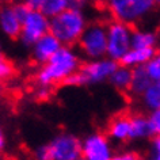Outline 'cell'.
Instances as JSON below:
<instances>
[{
    "mask_svg": "<svg viewBox=\"0 0 160 160\" xmlns=\"http://www.w3.org/2000/svg\"><path fill=\"white\" fill-rule=\"evenodd\" d=\"M82 65L80 54L73 49V46L62 45L41 68L34 76L35 84L42 86H60L69 78L72 73Z\"/></svg>",
    "mask_w": 160,
    "mask_h": 160,
    "instance_id": "6da1fadb",
    "label": "cell"
},
{
    "mask_svg": "<svg viewBox=\"0 0 160 160\" xmlns=\"http://www.w3.org/2000/svg\"><path fill=\"white\" fill-rule=\"evenodd\" d=\"M87 25L88 22L83 11L67 8L61 14L50 18L49 31L62 45L73 46L79 42Z\"/></svg>",
    "mask_w": 160,
    "mask_h": 160,
    "instance_id": "7a4b0ae2",
    "label": "cell"
},
{
    "mask_svg": "<svg viewBox=\"0 0 160 160\" xmlns=\"http://www.w3.org/2000/svg\"><path fill=\"white\" fill-rule=\"evenodd\" d=\"M38 160H79L82 158V140L78 136L62 132L54 136L48 144L34 151Z\"/></svg>",
    "mask_w": 160,
    "mask_h": 160,
    "instance_id": "3957f363",
    "label": "cell"
},
{
    "mask_svg": "<svg viewBox=\"0 0 160 160\" xmlns=\"http://www.w3.org/2000/svg\"><path fill=\"white\" fill-rule=\"evenodd\" d=\"M118 65V61L106 57V56L102 58L88 60L84 64H82L79 69L64 82V84L72 87H82L107 82Z\"/></svg>",
    "mask_w": 160,
    "mask_h": 160,
    "instance_id": "277c9868",
    "label": "cell"
},
{
    "mask_svg": "<svg viewBox=\"0 0 160 160\" xmlns=\"http://www.w3.org/2000/svg\"><path fill=\"white\" fill-rule=\"evenodd\" d=\"M105 7L111 19L136 27L158 7L156 0H106Z\"/></svg>",
    "mask_w": 160,
    "mask_h": 160,
    "instance_id": "5b68a950",
    "label": "cell"
},
{
    "mask_svg": "<svg viewBox=\"0 0 160 160\" xmlns=\"http://www.w3.org/2000/svg\"><path fill=\"white\" fill-rule=\"evenodd\" d=\"M79 53L87 60L102 58L107 54V23L91 22L76 43Z\"/></svg>",
    "mask_w": 160,
    "mask_h": 160,
    "instance_id": "8992f818",
    "label": "cell"
},
{
    "mask_svg": "<svg viewBox=\"0 0 160 160\" xmlns=\"http://www.w3.org/2000/svg\"><path fill=\"white\" fill-rule=\"evenodd\" d=\"M133 26L111 19L107 23V57L119 61L132 48Z\"/></svg>",
    "mask_w": 160,
    "mask_h": 160,
    "instance_id": "52a82bcc",
    "label": "cell"
},
{
    "mask_svg": "<svg viewBox=\"0 0 160 160\" xmlns=\"http://www.w3.org/2000/svg\"><path fill=\"white\" fill-rule=\"evenodd\" d=\"M50 18L46 17L41 10H30L27 17L22 22V30L19 41L23 46L31 48L42 35L49 33Z\"/></svg>",
    "mask_w": 160,
    "mask_h": 160,
    "instance_id": "ba28073f",
    "label": "cell"
},
{
    "mask_svg": "<svg viewBox=\"0 0 160 160\" xmlns=\"http://www.w3.org/2000/svg\"><path fill=\"white\" fill-rule=\"evenodd\" d=\"M82 158L86 160L114 159V151L107 134L91 133L82 140Z\"/></svg>",
    "mask_w": 160,
    "mask_h": 160,
    "instance_id": "9c48e42d",
    "label": "cell"
},
{
    "mask_svg": "<svg viewBox=\"0 0 160 160\" xmlns=\"http://www.w3.org/2000/svg\"><path fill=\"white\" fill-rule=\"evenodd\" d=\"M61 46H62V43L49 31V33H46L45 35H42V37L31 46V58H33V61L35 64L42 65V64H45Z\"/></svg>",
    "mask_w": 160,
    "mask_h": 160,
    "instance_id": "30bf717a",
    "label": "cell"
},
{
    "mask_svg": "<svg viewBox=\"0 0 160 160\" xmlns=\"http://www.w3.org/2000/svg\"><path fill=\"white\" fill-rule=\"evenodd\" d=\"M0 30L11 39H19L22 21L17 17L11 3H4L0 7Z\"/></svg>",
    "mask_w": 160,
    "mask_h": 160,
    "instance_id": "8fae6325",
    "label": "cell"
},
{
    "mask_svg": "<svg viewBox=\"0 0 160 160\" xmlns=\"http://www.w3.org/2000/svg\"><path fill=\"white\" fill-rule=\"evenodd\" d=\"M107 136L110 140L121 144L130 141V115L119 114L114 117L107 125Z\"/></svg>",
    "mask_w": 160,
    "mask_h": 160,
    "instance_id": "7c38bea8",
    "label": "cell"
},
{
    "mask_svg": "<svg viewBox=\"0 0 160 160\" xmlns=\"http://www.w3.org/2000/svg\"><path fill=\"white\" fill-rule=\"evenodd\" d=\"M155 136L149 118L142 113L130 115V141L133 140H149Z\"/></svg>",
    "mask_w": 160,
    "mask_h": 160,
    "instance_id": "4fadbf2b",
    "label": "cell"
},
{
    "mask_svg": "<svg viewBox=\"0 0 160 160\" xmlns=\"http://www.w3.org/2000/svg\"><path fill=\"white\" fill-rule=\"evenodd\" d=\"M156 53L158 48H130L118 62L130 68L145 65Z\"/></svg>",
    "mask_w": 160,
    "mask_h": 160,
    "instance_id": "5bb4252c",
    "label": "cell"
},
{
    "mask_svg": "<svg viewBox=\"0 0 160 160\" xmlns=\"http://www.w3.org/2000/svg\"><path fill=\"white\" fill-rule=\"evenodd\" d=\"M153 82L152 78L148 73L145 65H138L133 68V75H132V83L129 88V97L132 98H140L142 92L145 91L149 84Z\"/></svg>",
    "mask_w": 160,
    "mask_h": 160,
    "instance_id": "9a60e30c",
    "label": "cell"
},
{
    "mask_svg": "<svg viewBox=\"0 0 160 160\" xmlns=\"http://www.w3.org/2000/svg\"><path fill=\"white\" fill-rule=\"evenodd\" d=\"M132 75H133V68L119 64L115 68V71L111 73L109 82L117 91L128 95L130 88V83H132Z\"/></svg>",
    "mask_w": 160,
    "mask_h": 160,
    "instance_id": "2e32d148",
    "label": "cell"
},
{
    "mask_svg": "<svg viewBox=\"0 0 160 160\" xmlns=\"http://www.w3.org/2000/svg\"><path fill=\"white\" fill-rule=\"evenodd\" d=\"M159 34L149 29H134L132 33V48H158Z\"/></svg>",
    "mask_w": 160,
    "mask_h": 160,
    "instance_id": "e0dca14e",
    "label": "cell"
},
{
    "mask_svg": "<svg viewBox=\"0 0 160 160\" xmlns=\"http://www.w3.org/2000/svg\"><path fill=\"white\" fill-rule=\"evenodd\" d=\"M140 103L147 111L160 109V82L153 80L151 83L149 87L140 97Z\"/></svg>",
    "mask_w": 160,
    "mask_h": 160,
    "instance_id": "ac0fdd59",
    "label": "cell"
},
{
    "mask_svg": "<svg viewBox=\"0 0 160 160\" xmlns=\"http://www.w3.org/2000/svg\"><path fill=\"white\" fill-rule=\"evenodd\" d=\"M67 8H69L68 0H45L39 10H41L46 17L53 18L56 15L61 14L62 11H65Z\"/></svg>",
    "mask_w": 160,
    "mask_h": 160,
    "instance_id": "d6986e66",
    "label": "cell"
},
{
    "mask_svg": "<svg viewBox=\"0 0 160 160\" xmlns=\"http://www.w3.org/2000/svg\"><path fill=\"white\" fill-rule=\"evenodd\" d=\"M15 75V67L14 64L0 52V82L11 79Z\"/></svg>",
    "mask_w": 160,
    "mask_h": 160,
    "instance_id": "ffe728a7",
    "label": "cell"
},
{
    "mask_svg": "<svg viewBox=\"0 0 160 160\" xmlns=\"http://www.w3.org/2000/svg\"><path fill=\"white\" fill-rule=\"evenodd\" d=\"M145 68L149 76L152 78V80L160 82V50L145 64Z\"/></svg>",
    "mask_w": 160,
    "mask_h": 160,
    "instance_id": "44dd1931",
    "label": "cell"
},
{
    "mask_svg": "<svg viewBox=\"0 0 160 160\" xmlns=\"http://www.w3.org/2000/svg\"><path fill=\"white\" fill-rule=\"evenodd\" d=\"M53 95V87L52 86H42V84H37V87L34 88L33 97L37 102H46L49 101Z\"/></svg>",
    "mask_w": 160,
    "mask_h": 160,
    "instance_id": "7402d4cb",
    "label": "cell"
},
{
    "mask_svg": "<svg viewBox=\"0 0 160 160\" xmlns=\"http://www.w3.org/2000/svg\"><path fill=\"white\" fill-rule=\"evenodd\" d=\"M148 156L153 160H160V136H153L151 138L149 144V151H148Z\"/></svg>",
    "mask_w": 160,
    "mask_h": 160,
    "instance_id": "603a6c76",
    "label": "cell"
},
{
    "mask_svg": "<svg viewBox=\"0 0 160 160\" xmlns=\"http://www.w3.org/2000/svg\"><path fill=\"white\" fill-rule=\"evenodd\" d=\"M149 122H151V126L153 129V133L155 136L160 134V109H156V110H152L149 111Z\"/></svg>",
    "mask_w": 160,
    "mask_h": 160,
    "instance_id": "cb8c5ba5",
    "label": "cell"
},
{
    "mask_svg": "<svg viewBox=\"0 0 160 160\" xmlns=\"http://www.w3.org/2000/svg\"><path fill=\"white\" fill-rule=\"evenodd\" d=\"M91 2H92V0H68V6H69V8L83 11V12H84L90 7Z\"/></svg>",
    "mask_w": 160,
    "mask_h": 160,
    "instance_id": "d4e9b609",
    "label": "cell"
},
{
    "mask_svg": "<svg viewBox=\"0 0 160 160\" xmlns=\"http://www.w3.org/2000/svg\"><path fill=\"white\" fill-rule=\"evenodd\" d=\"M114 159H117V160H137V159H141V156H140L137 152H133V151H123L119 155H114Z\"/></svg>",
    "mask_w": 160,
    "mask_h": 160,
    "instance_id": "484cf974",
    "label": "cell"
},
{
    "mask_svg": "<svg viewBox=\"0 0 160 160\" xmlns=\"http://www.w3.org/2000/svg\"><path fill=\"white\" fill-rule=\"evenodd\" d=\"M23 2H25L26 4L30 7V8L39 10V8H41V6H42V3L45 2V0H23Z\"/></svg>",
    "mask_w": 160,
    "mask_h": 160,
    "instance_id": "4316f807",
    "label": "cell"
},
{
    "mask_svg": "<svg viewBox=\"0 0 160 160\" xmlns=\"http://www.w3.org/2000/svg\"><path fill=\"white\" fill-rule=\"evenodd\" d=\"M6 147H7V140H6V134L3 132L2 126H0V153L6 151Z\"/></svg>",
    "mask_w": 160,
    "mask_h": 160,
    "instance_id": "83f0119b",
    "label": "cell"
},
{
    "mask_svg": "<svg viewBox=\"0 0 160 160\" xmlns=\"http://www.w3.org/2000/svg\"><path fill=\"white\" fill-rule=\"evenodd\" d=\"M12 2H17V0H0L2 4H4V3H12Z\"/></svg>",
    "mask_w": 160,
    "mask_h": 160,
    "instance_id": "f1b7e54d",
    "label": "cell"
},
{
    "mask_svg": "<svg viewBox=\"0 0 160 160\" xmlns=\"http://www.w3.org/2000/svg\"><path fill=\"white\" fill-rule=\"evenodd\" d=\"M92 2H97V3H103V4H105V3H106V0H92Z\"/></svg>",
    "mask_w": 160,
    "mask_h": 160,
    "instance_id": "f546056e",
    "label": "cell"
},
{
    "mask_svg": "<svg viewBox=\"0 0 160 160\" xmlns=\"http://www.w3.org/2000/svg\"><path fill=\"white\" fill-rule=\"evenodd\" d=\"M158 23H159L158 26H159V31H160V15H159V22H158Z\"/></svg>",
    "mask_w": 160,
    "mask_h": 160,
    "instance_id": "4dcf8cb0",
    "label": "cell"
},
{
    "mask_svg": "<svg viewBox=\"0 0 160 160\" xmlns=\"http://www.w3.org/2000/svg\"><path fill=\"white\" fill-rule=\"evenodd\" d=\"M156 4H158V6H160V0H156Z\"/></svg>",
    "mask_w": 160,
    "mask_h": 160,
    "instance_id": "1f68e13d",
    "label": "cell"
},
{
    "mask_svg": "<svg viewBox=\"0 0 160 160\" xmlns=\"http://www.w3.org/2000/svg\"><path fill=\"white\" fill-rule=\"evenodd\" d=\"M0 91H2V82H0Z\"/></svg>",
    "mask_w": 160,
    "mask_h": 160,
    "instance_id": "d6a6232c",
    "label": "cell"
},
{
    "mask_svg": "<svg viewBox=\"0 0 160 160\" xmlns=\"http://www.w3.org/2000/svg\"><path fill=\"white\" fill-rule=\"evenodd\" d=\"M159 50H160V49H159Z\"/></svg>",
    "mask_w": 160,
    "mask_h": 160,
    "instance_id": "836d02e7",
    "label": "cell"
},
{
    "mask_svg": "<svg viewBox=\"0 0 160 160\" xmlns=\"http://www.w3.org/2000/svg\"><path fill=\"white\" fill-rule=\"evenodd\" d=\"M159 136H160V134H159Z\"/></svg>",
    "mask_w": 160,
    "mask_h": 160,
    "instance_id": "e575fe53",
    "label": "cell"
}]
</instances>
